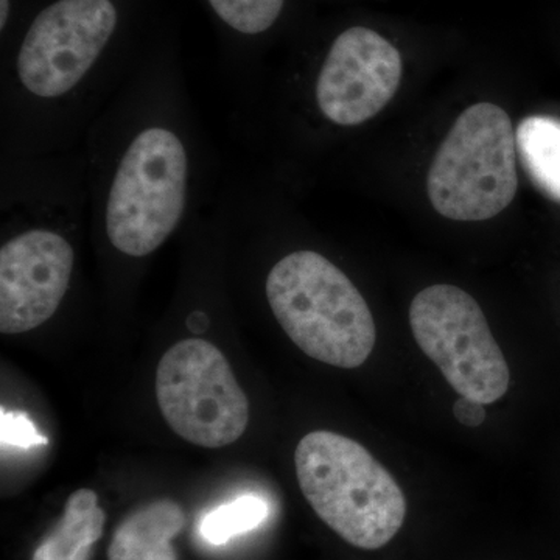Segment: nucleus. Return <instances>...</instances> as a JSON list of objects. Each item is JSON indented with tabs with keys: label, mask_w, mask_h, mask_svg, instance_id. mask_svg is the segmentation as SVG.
Returning a JSON list of instances; mask_svg holds the SVG:
<instances>
[{
	"label": "nucleus",
	"mask_w": 560,
	"mask_h": 560,
	"mask_svg": "<svg viewBox=\"0 0 560 560\" xmlns=\"http://www.w3.org/2000/svg\"><path fill=\"white\" fill-rule=\"evenodd\" d=\"M90 221L103 248L143 261L206 212L220 161L195 109L183 66L151 47L80 143Z\"/></svg>",
	"instance_id": "nucleus-1"
},
{
	"label": "nucleus",
	"mask_w": 560,
	"mask_h": 560,
	"mask_svg": "<svg viewBox=\"0 0 560 560\" xmlns=\"http://www.w3.org/2000/svg\"><path fill=\"white\" fill-rule=\"evenodd\" d=\"M127 0H43L18 22L0 69V158L79 149L138 69Z\"/></svg>",
	"instance_id": "nucleus-2"
},
{
	"label": "nucleus",
	"mask_w": 560,
	"mask_h": 560,
	"mask_svg": "<svg viewBox=\"0 0 560 560\" xmlns=\"http://www.w3.org/2000/svg\"><path fill=\"white\" fill-rule=\"evenodd\" d=\"M0 331L49 323L68 300L75 238L90 219L80 149L0 160Z\"/></svg>",
	"instance_id": "nucleus-3"
},
{
	"label": "nucleus",
	"mask_w": 560,
	"mask_h": 560,
	"mask_svg": "<svg viewBox=\"0 0 560 560\" xmlns=\"http://www.w3.org/2000/svg\"><path fill=\"white\" fill-rule=\"evenodd\" d=\"M270 311L312 359L341 370L366 363L377 341L374 316L341 268L315 249L280 257L265 279Z\"/></svg>",
	"instance_id": "nucleus-4"
},
{
	"label": "nucleus",
	"mask_w": 560,
	"mask_h": 560,
	"mask_svg": "<svg viewBox=\"0 0 560 560\" xmlns=\"http://www.w3.org/2000/svg\"><path fill=\"white\" fill-rule=\"evenodd\" d=\"M294 466L312 510L352 547L378 550L404 526L407 500L400 486L359 442L312 431L298 444Z\"/></svg>",
	"instance_id": "nucleus-5"
},
{
	"label": "nucleus",
	"mask_w": 560,
	"mask_h": 560,
	"mask_svg": "<svg viewBox=\"0 0 560 560\" xmlns=\"http://www.w3.org/2000/svg\"><path fill=\"white\" fill-rule=\"evenodd\" d=\"M427 190L434 210L455 221H486L518 190L517 139L506 110L470 106L453 124L431 164Z\"/></svg>",
	"instance_id": "nucleus-6"
},
{
	"label": "nucleus",
	"mask_w": 560,
	"mask_h": 560,
	"mask_svg": "<svg viewBox=\"0 0 560 560\" xmlns=\"http://www.w3.org/2000/svg\"><path fill=\"white\" fill-rule=\"evenodd\" d=\"M156 399L168 427L198 447L234 444L249 423V400L230 361L205 338H186L164 353Z\"/></svg>",
	"instance_id": "nucleus-7"
},
{
	"label": "nucleus",
	"mask_w": 560,
	"mask_h": 560,
	"mask_svg": "<svg viewBox=\"0 0 560 560\" xmlns=\"http://www.w3.org/2000/svg\"><path fill=\"white\" fill-rule=\"evenodd\" d=\"M422 352L460 397L495 404L510 389V366L478 302L455 285L427 287L410 305Z\"/></svg>",
	"instance_id": "nucleus-8"
},
{
	"label": "nucleus",
	"mask_w": 560,
	"mask_h": 560,
	"mask_svg": "<svg viewBox=\"0 0 560 560\" xmlns=\"http://www.w3.org/2000/svg\"><path fill=\"white\" fill-rule=\"evenodd\" d=\"M400 51L368 27L346 28L320 61L313 83L316 110L327 124L353 128L374 119L399 90Z\"/></svg>",
	"instance_id": "nucleus-9"
},
{
	"label": "nucleus",
	"mask_w": 560,
	"mask_h": 560,
	"mask_svg": "<svg viewBox=\"0 0 560 560\" xmlns=\"http://www.w3.org/2000/svg\"><path fill=\"white\" fill-rule=\"evenodd\" d=\"M186 525L183 508L156 500L139 508L114 530L108 560H178L172 540Z\"/></svg>",
	"instance_id": "nucleus-10"
},
{
	"label": "nucleus",
	"mask_w": 560,
	"mask_h": 560,
	"mask_svg": "<svg viewBox=\"0 0 560 560\" xmlns=\"http://www.w3.org/2000/svg\"><path fill=\"white\" fill-rule=\"evenodd\" d=\"M105 523L97 493L91 489L75 490L66 501L60 522L40 540L32 560H91Z\"/></svg>",
	"instance_id": "nucleus-11"
},
{
	"label": "nucleus",
	"mask_w": 560,
	"mask_h": 560,
	"mask_svg": "<svg viewBox=\"0 0 560 560\" xmlns=\"http://www.w3.org/2000/svg\"><path fill=\"white\" fill-rule=\"evenodd\" d=\"M205 3L228 38L237 44V58L231 69V90L237 97L245 75L246 44L268 35L278 25L287 0H205Z\"/></svg>",
	"instance_id": "nucleus-12"
},
{
	"label": "nucleus",
	"mask_w": 560,
	"mask_h": 560,
	"mask_svg": "<svg viewBox=\"0 0 560 560\" xmlns=\"http://www.w3.org/2000/svg\"><path fill=\"white\" fill-rule=\"evenodd\" d=\"M526 175L548 200L560 205V119L548 114L525 117L515 131Z\"/></svg>",
	"instance_id": "nucleus-13"
},
{
	"label": "nucleus",
	"mask_w": 560,
	"mask_h": 560,
	"mask_svg": "<svg viewBox=\"0 0 560 560\" xmlns=\"http://www.w3.org/2000/svg\"><path fill=\"white\" fill-rule=\"evenodd\" d=\"M270 514L267 501L257 495H243L221 504L202 518V539L212 545H223L241 534L256 529Z\"/></svg>",
	"instance_id": "nucleus-14"
},
{
	"label": "nucleus",
	"mask_w": 560,
	"mask_h": 560,
	"mask_svg": "<svg viewBox=\"0 0 560 560\" xmlns=\"http://www.w3.org/2000/svg\"><path fill=\"white\" fill-rule=\"evenodd\" d=\"M0 433H2V445L10 447L32 448L38 445H46L47 440L36 429L25 412H13L2 410L0 415Z\"/></svg>",
	"instance_id": "nucleus-15"
},
{
	"label": "nucleus",
	"mask_w": 560,
	"mask_h": 560,
	"mask_svg": "<svg viewBox=\"0 0 560 560\" xmlns=\"http://www.w3.org/2000/svg\"><path fill=\"white\" fill-rule=\"evenodd\" d=\"M453 415L459 423L469 427V429H477L486 420L485 405L477 400L467 399V397H460L455 401Z\"/></svg>",
	"instance_id": "nucleus-16"
}]
</instances>
